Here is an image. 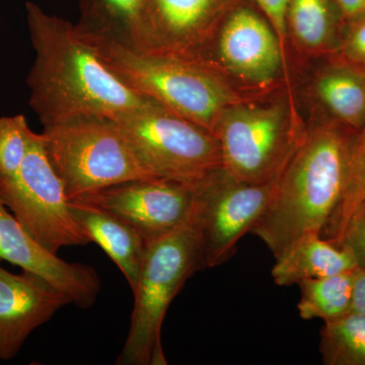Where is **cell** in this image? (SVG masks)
Listing matches in <instances>:
<instances>
[{"label": "cell", "mask_w": 365, "mask_h": 365, "mask_svg": "<svg viewBox=\"0 0 365 365\" xmlns=\"http://www.w3.org/2000/svg\"><path fill=\"white\" fill-rule=\"evenodd\" d=\"M26 13L35 51L29 104L43 126L76 117L116 119L150 101L118 78L76 25L32 1Z\"/></svg>", "instance_id": "cell-1"}, {"label": "cell", "mask_w": 365, "mask_h": 365, "mask_svg": "<svg viewBox=\"0 0 365 365\" xmlns=\"http://www.w3.org/2000/svg\"><path fill=\"white\" fill-rule=\"evenodd\" d=\"M353 138L335 125L304 137L251 232L278 259L306 232L322 235L340 202Z\"/></svg>", "instance_id": "cell-2"}, {"label": "cell", "mask_w": 365, "mask_h": 365, "mask_svg": "<svg viewBox=\"0 0 365 365\" xmlns=\"http://www.w3.org/2000/svg\"><path fill=\"white\" fill-rule=\"evenodd\" d=\"M88 39L129 88L213 133L222 113L237 103L222 78L198 60L136 51L110 41Z\"/></svg>", "instance_id": "cell-3"}, {"label": "cell", "mask_w": 365, "mask_h": 365, "mask_svg": "<svg viewBox=\"0 0 365 365\" xmlns=\"http://www.w3.org/2000/svg\"><path fill=\"white\" fill-rule=\"evenodd\" d=\"M204 270L198 235L192 222L148 245L133 290L130 328L117 365H167L162 328L173 300L187 280Z\"/></svg>", "instance_id": "cell-4"}, {"label": "cell", "mask_w": 365, "mask_h": 365, "mask_svg": "<svg viewBox=\"0 0 365 365\" xmlns=\"http://www.w3.org/2000/svg\"><path fill=\"white\" fill-rule=\"evenodd\" d=\"M41 135L69 200L120 182L153 178L111 118H71L43 126Z\"/></svg>", "instance_id": "cell-5"}, {"label": "cell", "mask_w": 365, "mask_h": 365, "mask_svg": "<svg viewBox=\"0 0 365 365\" xmlns=\"http://www.w3.org/2000/svg\"><path fill=\"white\" fill-rule=\"evenodd\" d=\"M113 120L153 178L196 185L222 169L215 134L155 101Z\"/></svg>", "instance_id": "cell-6"}, {"label": "cell", "mask_w": 365, "mask_h": 365, "mask_svg": "<svg viewBox=\"0 0 365 365\" xmlns=\"http://www.w3.org/2000/svg\"><path fill=\"white\" fill-rule=\"evenodd\" d=\"M0 198L34 242L57 255L66 247L91 242L72 212L71 200L46 153L41 133L34 132L18 176L0 185Z\"/></svg>", "instance_id": "cell-7"}, {"label": "cell", "mask_w": 365, "mask_h": 365, "mask_svg": "<svg viewBox=\"0 0 365 365\" xmlns=\"http://www.w3.org/2000/svg\"><path fill=\"white\" fill-rule=\"evenodd\" d=\"M215 134L222 169L250 184L277 181L306 137L292 134L280 106L237 103L222 113Z\"/></svg>", "instance_id": "cell-8"}, {"label": "cell", "mask_w": 365, "mask_h": 365, "mask_svg": "<svg viewBox=\"0 0 365 365\" xmlns=\"http://www.w3.org/2000/svg\"><path fill=\"white\" fill-rule=\"evenodd\" d=\"M277 181L250 184L222 169L195 185V203L190 222L195 227L204 269L225 263L237 242L266 210Z\"/></svg>", "instance_id": "cell-9"}, {"label": "cell", "mask_w": 365, "mask_h": 365, "mask_svg": "<svg viewBox=\"0 0 365 365\" xmlns=\"http://www.w3.org/2000/svg\"><path fill=\"white\" fill-rule=\"evenodd\" d=\"M73 200L116 215L148 246L189 222L195 203V185L158 178L132 180Z\"/></svg>", "instance_id": "cell-10"}, {"label": "cell", "mask_w": 365, "mask_h": 365, "mask_svg": "<svg viewBox=\"0 0 365 365\" xmlns=\"http://www.w3.org/2000/svg\"><path fill=\"white\" fill-rule=\"evenodd\" d=\"M71 300L42 276L0 266V360L19 354L34 331L48 323Z\"/></svg>", "instance_id": "cell-11"}, {"label": "cell", "mask_w": 365, "mask_h": 365, "mask_svg": "<svg viewBox=\"0 0 365 365\" xmlns=\"http://www.w3.org/2000/svg\"><path fill=\"white\" fill-rule=\"evenodd\" d=\"M222 0H145L141 52L191 57L207 39Z\"/></svg>", "instance_id": "cell-12"}, {"label": "cell", "mask_w": 365, "mask_h": 365, "mask_svg": "<svg viewBox=\"0 0 365 365\" xmlns=\"http://www.w3.org/2000/svg\"><path fill=\"white\" fill-rule=\"evenodd\" d=\"M273 28L247 9L235 11L220 31L217 54L223 66L242 79L266 83L277 76L283 47Z\"/></svg>", "instance_id": "cell-13"}, {"label": "cell", "mask_w": 365, "mask_h": 365, "mask_svg": "<svg viewBox=\"0 0 365 365\" xmlns=\"http://www.w3.org/2000/svg\"><path fill=\"white\" fill-rule=\"evenodd\" d=\"M71 205L91 242L101 247L116 264L133 292L148 250L141 235L104 209L78 200H71Z\"/></svg>", "instance_id": "cell-14"}, {"label": "cell", "mask_w": 365, "mask_h": 365, "mask_svg": "<svg viewBox=\"0 0 365 365\" xmlns=\"http://www.w3.org/2000/svg\"><path fill=\"white\" fill-rule=\"evenodd\" d=\"M352 252L327 241L319 232L300 235L272 269L274 282L279 287L299 284L300 281L352 272L359 268Z\"/></svg>", "instance_id": "cell-15"}, {"label": "cell", "mask_w": 365, "mask_h": 365, "mask_svg": "<svg viewBox=\"0 0 365 365\" xmlns=\"http://www.w3.org/2000/svg\"><path fill=\"white\" fill-rule=\"evenodd\" d=\"M145 0H81L76 24L90 39L110 41L140 51Z\"/></svg>", "instance_id": "cell-16"}, {"label": "cell", "mask_w": 365, "mask_h": 365, "mask_svg": "<svg viewBox=\"0 0 365 365\" xmlns=\"http://www.w3.org/2000/svg\"><path fill=\"white\" fill-rule=\"evenodd\" d=\"M317 95L341 123L365 126V73L350 66H334L319 76Z\"/></svg>", "instance_id": "cell-17"}, {"label": "cell", "mask_w": 365, "mask_h": 365, "mask_svg": "<svg viewBox=\"0 0 365 365\" xmlns=\"http://www.w3.org/2000/svg\"><path fill=\"white\" fill-rule=\"evenodd\" d=\"M354 271L300 281V318L329 322L351 313Z\"/></svg>", "instance_id": "cell-18"}, {"label": "cell", "mask_w": 365, "mask_h": 365, "mask_svg": "<svg viewBox=\"0 0 365 365\" xmlns=\"http://www.w3.org/2000/svg\"><path fill=\"white\" fill-rule=\"evenodd\" d=\"M319 351L326 365H365V316L351 312L324 322Z\"/></svg>", "instance_id": "cell-19"}, {"label": "cell", "mask_w": 365, "mask_h": 365, "mask_svg": "<svg viewBox=\"0 0 365 365\" xmlns=\"http://www.w3.org/2000/svg\"><path fill=\"white\" fill-rule=\"evenodd\" d=\"M365 201V126L353 138L347 179L340 202L321 237L337 246L348 220Z\"/></svg>", "instance_id": "cell-20"}, {"label": "cell", "mask_w": 365, "mask_h": 365, "mask_svg": "<svg viewBox=\"0 0 365 365\" xmlns=\"http://www.w3.org/2000/svg\"><path fill=\"white\" fill-rule=\"evenodd\" d=\"M287 21L307 49H323L333 39L335 21L328 0H289Z\"/></svg>", "instance_id": "cell-21"}, {"label": "cell", "mask_w": 365, "mask_h": 365, "mask_svg": "<svg viewBox=\"0 0 365 365\" xmlns=\"http://www.w3.org/2000/svg\"><path fill=\"white\" fill-rule=\"evenodd\" d=\"M33 133L24 115L0 118V185L18 176Z\"/></svg>", "instance_id": "cell-22"}, {"label": "cell", "mask_w": 365, "mask_h": 365, "mask_svg": "<svg viewBox=\"0 0 365 365\" xmlns=\"http://www.w3.org/2000/svg\"><path fill=\"white\" fill-rule=\"evenodd\" d=\"M337 247L350 250L359 267L365 269V201L348 220Z\"/></svg>", "instance_id": "cell-23"}, {"label": "cell", "mask_w": 365, "mask_h": 365, "mask_svg": "<svg viewBox=\"0 0 365 365\" xmlns=\"http://www.w3.org/2000/svg\"><path fill=\"white\" fill-rule=\"evenodd\" d=\"M350 21L352 24L346 36L343 50L350 61L365 66V14Z\"/></svg>", "instance_id": "cell-24"}, {"label": "cell", "mask_w": 365, "mask_h": 365, "mask_svg": "<svg viewBox=\"0 0 365 365\" xmlns=\"http://www.w3.org/2000/svg\"><path fill=\"white\" fill-rule=\"evenodd\" d=\"M256 1L270 21L281 46L284 47L283 42L287 36V9L289 0H256Z\"/></svg>", "instance_id": "cell-25"}, {"label": "cell", "mask_w": 365, "mask_h": 365, "mask_svg": "<svg viewBox=\"0 0 365 365\" xmlns=\"http://www.w3.org/2000/svg\"><path fill=\"white\" fill-rule=\"evenodd\" d=\"M352 312L365 316V269L357 268L353 278Z\"/></svg>", "instance_id": "cell-26"}, {"label": "cell", "mask_w": 365, "mask_h": 365, "mask_svg": "<svg viewBox=\"0 0 365 365\" xmlns=\"http://www.w3.org/2000/svg\"><path fill=\"white\" fill-rule=\"evenodd\" d=\"M349 20L365 14V0H335Z\"/></svg>", "instance_id": "cell-27"}]
</instances>
